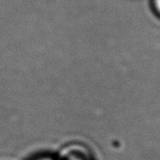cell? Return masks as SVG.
I'll list each match as a JSON object with an SVG mask.
<instances>
[{"label": "cell", "instance_id": "3957f363", "mask_svg": "<svg viewBox=\"0 0 160 160\" xmlns=\"http://www.w3.org/2000/svg\"><path fill=\"white\" fill-rule=\"evenodd\" d=\"M37 160H56V159L51 158V157H42V158H39Z\"/></svg>", "mask_w": 160, "mask_h": 160}, {"label": "cell", "instance_id": "6da1fadb", "mask_svg": "<svg viewBox=\"0 0 160 160\" xmlns=\"http://www.w3.org/2000/svg\"><path fill=\"white\" fill-rule=\"evenodd\" d=\"M56 160H94V156L85 144L71 143L62 148Z\"/></svg>", "mask_w": 160, "mask_h": 160}, {"label": "cell", "instance_id": "7a4b0ae2", "mask_svg": "<svg viewBox=\"0 0 160 160\" xmlns=\"http://www.w3.org/2000/svg\"><path fill=\"white\" fill-rule=\"evenodd\" d=\"M152 4H153L156 13L160 17V0H152Z\"/></svg>", "mask_w": 160, "mask_h": 160}]
</instances>
